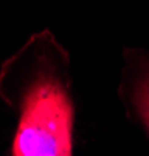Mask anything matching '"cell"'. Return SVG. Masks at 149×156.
Segmentation results:
<instances>
[{
  "mask_svg": "<svg viewBox=\"0 0 149 156\" xmlns=\"http://www.w3.org/2000/svg\"><path fill=\"white\" fill-rule=\"evenodd\" d=\"M73 107L59 82L42 76L22 105L13 156H72Z\"/></svg>",
  "mask_w": 149,
  "mask_h": 156,
  "instance_id": "6da1fadb",
  "label": "cell"
},
{
  "mask_svg": "<svg viewBox=\"0 0 149 156\" xmlns=\"http://www.w3.org/2000/svg\"><path fill=\"white\" fill-rule=\"evenodd\" d=\"M137 107L149 130V74L143 77L137 88Z\"/></svg>",
  "mask_w": 149,
  "mask_h": 156,
  "instance_id": "7a4b0ae2",
  "label": "cell"
}]
</instances>
